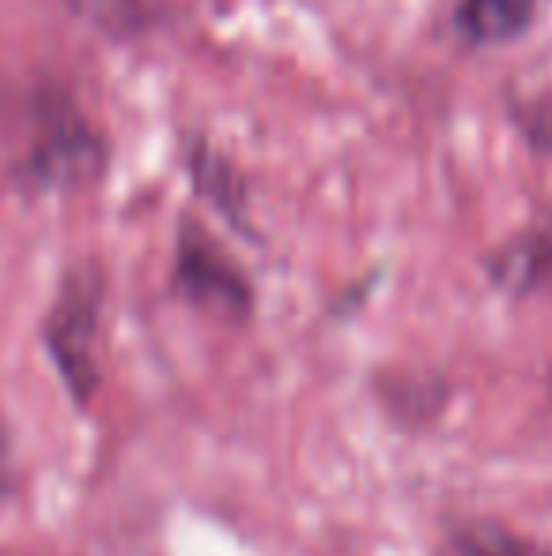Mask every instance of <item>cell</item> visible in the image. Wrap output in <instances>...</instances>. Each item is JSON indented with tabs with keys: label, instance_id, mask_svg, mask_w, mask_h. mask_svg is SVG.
I'll use <instances>...</instances> for the list:
<instances>
[{
	"label": "cell",
	"instance_id": "1",
	"mask_svg": "<svg viewBox=\"0 0 552 556\" xmlns=\"http://www.w3.org/2000/svg\"><path fill=\"white\" fill-rule=\"evenodd\" d=\"M111 163L106 132L65 88L23 84L0 96V175L23 193H80Z\"/></svg>",
	"mask_w": 552,
	"mask_h": 556
},
{
	"label": "cell",
	"instance_id": "2",
	"mask_svg": "<svg viewBox=\"0 0 552 556\" xmlns=\"http://www.w3.org/2000/svg\"><path fill=\"white\" fill-rule=\"evenodd\" d=\"M103 269L80 262L65 273L46 315V349L76 405H91L99 390V318H103Z\"/></svg>",
	"mask_w": 552,
	"mask_h": 556
},
{
	"label": "cell",
	"instance_id": "3",
	"mask_svg": "<svg viewBox=\"0 0 552 556\" xmlns=\"http://www.w3.org/2000/svg\"><path fill=\"white\" fill-rule=\"evenodd\" d=\"M175 288L197 307L223 318H246L254 311V288L239 262L193 224L182 227L175 247Z\"/></svg>",
	"mask_w": 552,
	"mask_h": 556
},
{
	"label": "cell",
	"instance_id": "4",
	"mask_svg": "<svg viewBox=\"0 0 552 556\" xmlns=\"http://www.w3.org/2000/svg\"><path fill=\"white\" fill-rule=\"evenodd\" d=\"M488 277L496 288L511 295L538 292L541 285L552 280V220L541 227H530L508 247H500L488 262Z\"/></svg>",
	"mask_w": 552,
	"mask_h": 556
},
{
	"label": "cell",
	"instance_id": "5",
	"mask_svg": "<svg viewBox=\"0 0 552 556\" xmlns=\"http://www.w3.org/2000/svg\"><path fill=\"white\" fill-rule=\"evenodd\" d=\"M538 0H462L454 23L473 46H500L530 27Z\"/></svg>",
	"mask_w": 552,
	"mask_h": 556
},
{
	"label": "cell",
	"instance_id": "6",
	"mask_svg": "<svg viewBox=\"0 0 552 556\" xmlns=\"http://www.w3.org/2000/svg\"><path fill=\"white\" fill-rule=\"evenodd\" d=\"M68 12L111 38H133L163 20L170 0H65Z\"/></svg>",
	"mask_w": 552,
	"mask_h": 556
},
{
	"label": "cell",
	"instance_id": "7",
	"mask_svg": "<svg viewBox=\"0 0 552 556\" xmlns=\"http://www.w3.org/2000/svg\"><path fill=\"white\" fill-rule=\"evenodd\" d=\"M190 170H193V182H197V190L205 193V198L213 201L223 216H231L235 224H243L246 201H243V186H239L235 170H231L216 152H208V148L193 152Z\"/></svg>",
	"mask_w": 552,
	"mask_h": 556
},
{
	"label": "cell",
	"instance_id": "8",
	"mask_svg": "<svg viewBox=\"0 0 552 556\" xmlns=\"http://www.w3.org/2000/svg\"><path fill=\"white\" fill-rule=\"evenodd\" d=\"M454 556H549L538 542L500 527V522H465L454 530Z\"/></svg>",
	"mask_w": 552,
	"mask_h": 556
},
{
	"label": "cell",
	"instance_id": "9",
	"mask_svg": "<svg viewBox=\"0 0 552 556\" xmlns=\"http://www.w3.org/2000/svg\"><path fill=\"white\" fill-rule=\"evenodd\" d=\"M4 473H8V451H4V435H0V489H4Z\"/></svg>",
	"mask_w": 552,
	"mask_h": 556
}]
</instances>
